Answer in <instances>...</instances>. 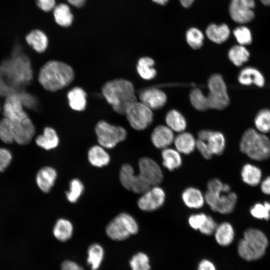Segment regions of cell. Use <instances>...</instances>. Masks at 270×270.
I'll return each mask as SVG.
<instances>
[{
  "mask_svg": "<svg viewBox=\"0 0 270 270\" xmlns=\"http://www.w3.org/2000/svg\"><path fill=\"white\" fill-rule=\"evenodd\" d=\"M104 256V250L98 244H92L88 250L87 262L92 270H97L100 266Z\"/></svg>",
  "mask_w": 270,
  "mask_h": 270,
  "instance_id": "obj_34",
  "label": "cell"
},
{
  "mask_svg": "<svg viewBox=\"0 0 270 270\" xmlns=\"http://www.w3.org/2000/svg\"><path fill=\"white\" fill-rule=\"evenodd\" d=\"M184 204L191 209H199L204 204L205 197L200 190L194 187L186 188L182 194Z\"/></svg>",
  "mask_w": 270,
  "mask_h": 270,
  "instance_id": "obj_20",
  "label": "cell"
},
{
  "mask_svg": "<svg viewBox=\"0 0 270 270\" xmlns=\"http://www.w3.org/2000/svg\"><path fill=\"white\" fill-rule=\"evenodd\" d=\"M190 99L192 106L198 110H206L209 108L207 97L199 88L193 89L190 94Z\"/></svg>",
  "mask_w": 270,
  "mask_h": 270,
  "instance_id": "obj_41",
  "label": "cell"
},
{
  "mask_svg": "<svg viewBox=\"0 0 270 270\" xmlns=\"http://www.w3.org/2000/svg\"><path fill=\"white\" fill-rule=\"evenodd\" d=\"M240 148L250 158L264 160L270 156V140L264 134L254 128L246 130L242 136Z\"/></svg>",
  "mask_w": 270,
  "mask_h": 270,
  "instance_id": "obj_5",
  "label": "cell"
},
{
  "mask_svg": "<svg viewBox=\"0 0 270 270\" xmlns=\"http://www.w3.org/2000/svg\"><path fill=\"white\" fill-rule=\"evenodd\" d=\"M124 115L131 127L137 130L146 129L153 120L152 110L137 100L128 106Z\"/></svg>",
  "mask_w": 270,
  "mask_h": 270,
  "instance_id": "obj_9",
  "label": "cell"
},
{
  "mask_svg": "<svg viewBox=\"0 0 270 270\" xmlns=\"http://www.w3.org/2000/svg\"><path fill=\"white\" fill-rule=\"evenodd\" d=\"M230 34V29L226 24L220 26L212 24L206 30V36L216 44H222L225 42L229 37Z\"/></svg>",
  "mask_w": 270,
  "mask_h": 270,
  "instance_id": "obj_30",
  "label": "cell"
},
{
  "mask_svg": "<svg viewBox=\"0 0 270 270\" xmlns=\"http://www.w3.org/2000/svg\"><path fill=\"white\" fill-rule=\"evenodd\" d=\"M167 126L172 131L183 132L186 126L184 116L178 111L172 110L169 111L166 117Z\"/></svg>",
  "mask_w": 270,
  "mask_h": 270,
  "instance_id": "obj_35",
  "label": "cell"
},
{
  "mask_svg": "<svg viewBox=\"0 0 270 270\" xmlns=\"http://www.w3.org/2000/svg\"><path fill=\"white\" fill-rule=\"evenodd\" d=\"M3 114L4 117L12 122L21 120L29 116L24 110L20 94L16 92L6 96L3 106Z\"/></svg>",
  "mask_w": 270,
  "mask_h": 270,
  "instance_id": "obj_14",
  "label": "cell"
},
{
  "mask_svg": "<svg viewBox=\"0 0 270 270\" xmlns=\"http://www.w3.org/2000/svg\"><path fill=\"white\" fill-rule=\"evenodd\" d=\"M197 270H216V268L211 260L204 259L198 263Z\"/></svg>",
  "mask_w": 270,
  "mask_h": 270,
  "instance_id": "obj_53",
  "label": "cell"
},
{
  "mask_svg": "<svg viewBox=\"0 0 270 270\" xmlns=\"http://www.w3.org/2000/svg\"><path fill=\"white\" fill-rule=\"evenodd\" d=\"M68 104L70 108L76 111L84 110L86 106V94L80 87H74L67 94Z\"/></svg>",
  "mask_w": 270,
  "mask_h": 270,
  "instance_id": "obj_26",
  "label": "cell"
},
{
  "mask_svg": "<svg viewBox=\"0 0 270 270\" xmlns=\"http://www.w3.org/2000/svg\"><path fill=\"white\" fill-rule=\"evenodd\" d=\"M84 185L80 179H72L69 184V190L66 192L67 200L72 204L76 202L84 193Z\"/></svg>",
  "mask_w": 270,
  "mask_h": 270,
  "instance_id": "obj_39",
  "label": "cell"
},
{
  "mask_svg": "<svg viewBox=\"0 0 270 270\" xmlns=\"http://www.w3.org/2000/svg\"><path fill=\"white\" fill-rule=\"evenodd\" d=\"M204 36L202 32L196 28L189 29L186 34L188 44L192 48L196 50L200 48L203 44Z\"/></svg>",
  "mask_w": 270,
  "mask_h": 270,
  "instance_id": "obj_43",
  "label": "cell"
},
{
  "mask_svg": "<svg viewBox=\"0 0 270 270\" xmlns=\"http://www.w3.org/2000/svg\"><path fill=\"white\" fill-rule=\"evenodd\" d=\"M208 215L204 213H198L190 215L188 218L190 226L195 230H199L204 224Z\"/></svg>",
  "mask_w": 270,
  "mask_h": 270,
  "instance_id": "obj_46",
  "label": "cell"
},
{
  "mask_svg": "<svg viewBox=\"0 0 270 270\" xmlns=\"http://www.w3.org/2000/svg\"><path fill=\"white\" fill-rule=\"evenodd\" d=\"M138 174L151 186L158 185L163 180L162 170L159 164L148 157H143L138 162Z\"/></svg>",
  "mask_w": 270,
  "mask_h": 270,
  "instance_id": "obj_12",
  "label": "cell"
},
{
  "mask_svg": "<svg viewBox=\"0 0 270 270\" xmlns=\"http://www.w3.org/2000/svg\"><path fill=\"white\" fill-rule=\"evenodd\" d=\"M0 75L5 76L4 80L8 79L4 84L0 86V93L6 95L8 84L14 86L26 84L32 78V70L30 60L27 56L22 53L21 49L16 46L12 52L10 58L4 62L0 68Z\"/></svg>",
  "mask_w": 270,
  "mask_h": 270,
  "instance_id": "obj_1",
  "label": "cell"
},
{
  "mask_svg": "<svg viewBox=\"0 0 270 270\" xmlns=\"http://www.w3.org/2000/svg\"><path fill=\"white\" fill-rule=\"evenodd\" d=\"M256 130L258 132L266 134L270 132V110L264 108L256 114L254 120Z\"/></svg>",
  "mask_w": 270,
  "mask_h": 270,
  "instance_id": "obj_38",
  "label": "cell"
},
{
  "mask_svg": "<svg viewBox=\"0 0 270 270\" xmlns=\"http://www.w3.org/2000/svg\"><path fill=\"white\" fill-rule=\"evenodd\" d=\"M88 160L93 166L102 168L108 166L110 161V156L102 146L94 145L88 150Z\"/></svg>",
  "mask_w": 270,
  "mask_h": 270,
  "instance_id": "obj_21",
  "label": "cell"
},
{
  "mask_svg": "<svg viewBox=\"0 0 270 270\" xmlns=\"http://www.w3.org/2000/svg\"><path fill=\"white\" fill-rule=\"evenodd\" d=\"M138 225L131 214L122 212L116 216L106 228L107 236L114 240H123L138 232Z\"/></svg>",
  "mask_w": 270,
  "mask_h": 270,
  "instance_id": "obj_6",
  "label": "cell"
},
{
  "mask_svg": "<svg viewBox=\"0 0 270 270\" xmlns=\"http://www.w3.org/2000/svg\"><path fill=\"white\" fill-rule=\"evenodd\" d=\"M154 2L162 5H164L168 0H152Z\"/></svg>",
  "mask_w": 270,
  "mask_h": 270,
  "instance_id": "obj_58",
  "label": "cell"
},
{
  "mask_svg": "<svg viewBox=\"0 0 270 270\" xmlns=\"http://www.w3.org/2000/svg\"><path fill=\"white\" fill-rule=\"evenodd\" d=\"M216 242L222 246H227L233 242L234 230L232 226L228 222H222L217 225L214 232Z\"/></svg>",
  "mask_w": 270,
  "mask_h": 270,
  "instance_id": "obj_23",
  "label": "cell"
},
{
  "mask_svg": "<svg viewBox=\"0 0 270 270\" xmlns=\"http://www.w3.org/2000/svg\"><path fill=\"white\" fill-rule=\"evenodd\" d=\"M27 44L36 52L42 53L47 48L48 44L46 35L40 30L30 32L26 36Z\"/></svg>",
  "mask_w": 270,
  "mask_h": 270,
  "instance_id": "obj_25",
  "label": "cell"
},
{
  "mask_svg": "<svg viewBox=\"0 0 270 270\" xmlns=\"http://www.w3.org/2000/svg\"><path fill=\"white\" fill-rule=\"evenodd\" d=\"M12 156L7 148H0V172L4 171L10 165Z\"/></svg>",
  "mask_w": 270,
  "mask_h": 270,
  "instance_id": "obj_47",
  "label": "cell"
},
{
  "mask_svg": "<svg viewBox=\"0 0 270 270\" xmlns=\"http://www.w3.org/2000/svg\"><path fill=\"white\" fill-rule=\"evenodd\" d=\"M95 132L98 144L105 148H112L127 136L126 129L114 126L104 120H100L96 124Z\"/></svg>",
  "mask_w": 270,
  "mask_h": 270,
  "instance_id": "obj_7",
  "label": "cell"
},
{
  "mask_svg": "<svg viewBox=\"0 0 270 270\" xmlns=\"http://www.w3.org/2000/svg\"><path fill=\"white\" fill-rule=\"evenodd\" d=\"M0 140L7 144L14 142L13 123L4 116L0 120Z\"/></svg>",
  "mask_w": 270,
  "mask_h": 270,
  "instance_id": "obj_40",
  "label": "cell"
},
{
  "mask_svg": "<svg viewBox=\"0 0 270 270\" xmlns=\"http://www.w3.org/2000/svg\"><path fill=\"white\" fill-rule=\"evenodd\" d=\"M119 178L122 186L126 190L132 191L136 178V175L134 174V169L130 164H124L122 166Z\"/></svg>",
  "mask_w": 270,
  "mask_h": 270,
  "instance_id": "obj_36",
  "label": "cell"
},
{
  "mask_svg": "<svg viewBox=\"0 0 270 270\" xmlns=\"http://www.w3.org/2000/svg\"><path fill=\"white\" fill-rule=\"evenodd\" d=\"M205 202L212 210L222 214H228L234 210L237 196L234 192L212 193L206 190Z\"/></svg>",
  "mask_w": 270,
  "mask_h": 270,
  "instance_id": "obj_10",
  "label": "cell"
},
{
  "mask_svg": "<svg viewBox=\"0 0 270 270\" xmlns=\"http://www.w3.org/2000/svg\"><path fill=\"white\" fill-rule=\"evenodd\" d=\"M102 93L114 110L120 114H124L128 106L137 100L133 84L124 78L106 82L102 88Z\"/></svg>",
  "mask_w": 270,
  "mask_h": 270,
  "instance_id": "obj_3",
  "label": "cell"
},
{
  "mask_svg": "<svg viewBox=\"0 0 270 270\" xmlns=\"http://www.w3.org/2000/svg\"><path fill=\"white\" fill-rule=\"evenodd\" d=\"M166 200L164 190L158 185L152 186L138 199V208L144 212H153L163 206Z\"/></svg>",
  "mask_w": 270,
  "mask_h": 270,
  "instance_id": "obj_11",
  "label": "cell"
},
{
  "mask_svg": "<svg viewBox=\"0 0 270 270\" xmlns=\"http://www.w3.org/2000/svg\"><path fill=\"white\" fill-rule=\"evenodd\" d=\"M12 123L14 142L20 145L30 142L36 132V128L30 118Z\"/></svg>",
  "mask_w": 270,
  "mask_h": 270,
  "instance_id": "obj_15",
  "label": "cell"
},
{
  "mask_svg": "<svg viewBox=\"0 0 270 270\" xmlns=\"http://www.w3.org/2000/svg\"><path fill=\"white\" fill-rule=\"evenodd\" d=\"M174 139L173 131L168 126L160 125L153 130L151 140L154 146L159 149L168 148Z\"/></svg>",
  "mask_w": 270,
  "mask_h": 270,
  "instance_id": "obj_17",
  "label": "cell"
},
{
  "mask_svg": "<svg viewBox=\"0 0 270 270\" xmlns=\"http://www.w3.org/2000/svg\"><path fill=\"white\" fill-rule=\"evenodd\" d=\"M85 0H67V1L72 5L80 7L82 6Z\"/></svg>",
  "mask_w": 270,
  "mask_h": 270,
  "instance_id": "obj_56",
  "label": "cell"
},
{
  "mask_svg": "<svg viewBox=\"0 0 270 270\" xmlns=\"http://www.w3.org/2000/svg\"><path fill=\"white\" fill-rule=\"evenodd\" d=\"M254 7V0H231L229 8L230 16L236 22H249L254 18L253 10Z\"/></svg>",
  "mask_w": 270,
  "mask_h": 270,
  "instance_id": "obj_13",
  "label": "cell"
},
{
  "mask_svg": "<svg viewBox=\"0 0 270 270\" xmlns=\"http://www.w3.org/2000/svg\"><path fill=\"white\" fill-rule=\"evenodd\" d=\"M140 102L151 110L162 108L166 102L165 93L157 88H148L141 91L138 95Z\"/></svg>",
  "mask_w": 270,
  "mask_h": 270,
  "instance_id": "obj_16",
  "label": "cell"
},
{
  "mask_svg": "<svg viewBox=\"0 0 270 270\" xmlns=\"http://www.w3.org/2000/svg\"><path fill=\"white\" fill-rule=\"evenodd\" d=\"M209 93L206 96L209 108L222 110L230 104V98L224 81L220 74H214L208 80Z\"/></svg>",
  "mask_w": 270,
  "mask_h": 270,
  "instance_id": "obj_8",
  "label": "cell"
},
{
  "mask_svg": "<svg viewBox=\"0 0 270 270\" xmlns=\"http://www.w3.org/2000/svg\"><path fill=\"white\" fill-rule=\"evenodd\" d=\"M60 142L59 137L54 129L46 127L42 134L36 138V144L40 148L49 150L56 148Z\"/></svg>",
  "mask_w": 270,
  "mask_h": 270,
  "instance_id": "obj_22",
  "label": "cell"
},
{
  "mask_svg": "<svg viewBox=\"0 0 270 270\" xmlns=\"http://www.w3.org/2000/svg\"><path fill=\"white\" fill-rule=\"evenodd\" d=\"M217 225L214 219L208 216L204 224L198 230L203 234L210 236L214 233Z\"/></svg>",
  "mask_w": 270,
  "mask_h": 270,
  "instance_id": "obj_48",
  "label": "cell"
},
{
  "mask_svg": "<svg viewBox=\"0 0 270 270\" xmlns=\"http://www.w3.org/2000/svg\"><path fill=\"white\" fill-rule=\"evenodd\" d=\"M162 164L168 170L173 171L182 164L180 153L176 149L166 148L162 152Z\"/></svg>",
  "mask_w": 270,
  "mask_h": 270,
  "instance_id": "obj_28",
  "label": "cell"
},
{
  "mask_svg": "<svg viewBox=\"0 0 270 270\" xmlns=\"http://www.w3.org/2000/svg\"><path fill=\"white\" fill-rule=\"evenodd\" d=\"M241 176L244 183L250 186H256L260 182L262 172L256 166L247 164L242 169Z\"/></svg>",
  "mask_w": 270,
  "mask_h": 270,
  "instance_id": "obj_31",
  "label": "cell"
},
{
  "mask_svg": "<svg viewBox=\"0 0 270 270\" xmlns=\"http://www.w3.org/2000/svg\"><path fill=\"white\" fill-rule=\"evenodd\" d=\"M58 176L56 170L50 166L41 168L36 176V182L44 192H49L55 184Z\"/></svg>",
  "mask_w": 270,
  "mask_h": 270,
  "instance_id": "obj_18",
  "label": "cell"
},
{
  "mask_svg": "<svg viewBox=\"0 0 270 270\" xmlns=\"http://www.w3.org/2000/svg\"><path fill=\"white\" fill-rule=\"evenodd\" d=\"M204 141L207 144L213 155H220L224 152L226 140L222 132L209 130L208 136Z\"/></svg>",
  "mask_w": 270,
  "mask_h": 270,
  "instance_id": "obj_29",
  "label": "cell"
},
{
  "mask_svg": "<svg viewBox=\"0 0 270 270\" xmlns=\"http://www.w3.org/2000/svg\"><path fill=\"white\" fill-rule=\"evenodd\" d=\"M223 186L224 183L220 180L218 178H212L208 182L207 191L212 193L224 192Z\"/></svg>",
  "mask_w": 270,
  "mask_h": 270,
  "instance_id": "obj_50",
  "label": "cell"
},
{
  "mask_svg": "<svg viewBox=\"0 0 270 270\" xmlns=\"http://www.w3.org/2000/svg\"><path fill=\"white\" fill-rule=\"evenodd\" d=\"M201 155L206 159L209 160L213 156L207 144L204 140L198 139L196 142V148Z\"/></svg>",
  "mask_w": 270,
  "mask_h": 270,
  "instance_id": "obj_49",
  "label": "cell"
},
{
  "mask_svg": "<svg viewBox=\"0 0 270 270\" xmlns=\"http://www.w3.org/2000/svg\"><path fill=\"white\" fill-rule=\"evenodd\" d=\"M260 1L264 5L270 6V0H260Z\"/></svg>",
  "mask_w": 270,
  "mask_h": 270,
  "instance_id": "obj_59",
  "label": "cell"
},
{
  "mask_svg": "<svg viewBox=\"0 0 270 270\" xmlns=\"http://www.w3.org/2000/svg\"><path fill=\"white\" fill-rule=\"evenodd\" d=\"M154 64V60L150 57L140 58L136 65V70L140 76L146 80L154 78L156 74V71L153 68Z\"/></svg>",
  "mask_w": 270,
  "mask_h": 270,
  "instance_id": "obj_33",
  "label": "cell"
},
{
  "mask_svg": "<svg viewBox=\"0 0 270 270\" xmlns=\"http://www.w3.org/2000/svg\"><path fill=\"white\" fill-rule=\"evenodd\" d=\"M60 270H84V268L74 262L70 260L64 261L61 264Z\"/></svg>",
  "mask_w": 270,
  "mask_h": 270,
  "instance_id": "obj_52",
  "label": "cell"
},
{
  "mask_svg": "<svg viewBox=\"0 0 270 270\" xmlns=\"http://www.w3.org/2000/svg\"><path fill=\"white\" fill-rule=\"evenodd\" d=\"M234 34L240 45L250 44L252 42L251 32L248 28L245 26L236 28L234 31Z\"/></svg>",
  "mask_w": 270,
  "mask_h": 270,
  "instance_id": "obj_45",
  "label": "cell"
},
{
  "mask_svg": "<svg viewBox=\"0 0 270 270\" xmlns=\"http://www.w3.org/2000/svg\"><path fill=\"white\" fill-rule=\"evenodd\" d=\"M250 213L255 218L268 220L270 218V203L256 204L250 210Z\"/></svg>",
  "mask_w": 270,
  "mask_h": 270,
  "instance_id": "obj_44",
  "label": "cell"
},
{
  "mask_svg": "<svg viewBox=\"0 0 270 270\" xmlns=\"http://www.w3.org/2000/svg\"><path fill=\"white\" fill-rule=\"evenodd\" d=\"M38 6L44 12H48L56 6V0H36Z\"/></svg>",
  "mask_w": 270,
  "mask_h": 270,
  "instance_id": "obj_51",
  "label": "cell"
},
{
  "mask_svg": "<svg viewBox=\"0 0 270 270\" xmlns=\"http://www.w3.org/2000/svg\"><path fill=\"white\" fill-rule=\"evenodd\" d=\"M262 192L266 194H270V176L266 178L261 184Z\"/></svg>",
  "mask_w": 270,
  "mask_h": 270,
  "instance_id": "obj_55",
  "label": "cell"
},
{
  "mask_svg": "<svg viewBox=\"0 0 270 270\" xmlns=\"http://www.w3.org/2000/svg\"><path fill=\"white\" fill-rule=\"evenodd\" d=\"M180 1L184 7L187 8L192 4L194 0H180Z\"/></svg>",
  "mask_w": 270,
  "mask_h": 270,
  "instance_id": "obj_57",
  "label": "cell"
},
{
  "mask_svg": "<svg viewBox=\"0 0 270 270\" xmlns=\"http://www.w3.org/2000/svg\"><path fill=\"white\" fill-rule=\"evenodd\" d=\"M268 244V238L264 232L256 228H248L238 243V252L245 260H257L264 256Z\"/></svg>",
  "mask_w": 270,
  "mask_h": 270,
  "instance_id": "obj_4",
  "label": "cell"
},
{
  "mask_svg": "<svg viewBox=\"0 0 270 270\" xmlns=\"http://www.w3.org/2000/svg\"><path fill=\"white\" fill-rule=\"evenodd\" d=\"M230 60L237 66L246 62L250 56L248 50L242 45H236L231 48L228 53Z\"/></svg>",
  "mask_w": 270,
  "mask_h": 270,
  "instance_id": "obj_37",
  "label": "cell"
},
{
  "mask_svg": "<svg viewBox=\"0 0 270 270\" xmlns=\"http://www.w3.org/2000/svg\"><path fill=\"white\" fill-rule=\"evenodd\" d=\"M130 264L132 270H150V266L148 256L144 252H138L133 256Z\"/></svg>",
  "mask_w": 270,
  "mask_h": 270,
  "instance_id": "obj_42",
  "label": "cell"
},
{
  "mask_svg": "<svg viewBox=\"0 0 270 270\" xmlns=\"http://www.w3.org/2000/svg\"><path fill=\"white\" fill-rule=\"evenodd\" d=\"M74 232L72 222L65 218L58 220L55 223L52 232L54 236L60 242H66L71 238Z\"/></svg>",
  "mask_w": 270,
  "mask_h": 270,
  "instance_id": "obj_27",
  "label": "cell"
},
{
  "mask_svg": "<svg viewBox=\"0 0 270 270\" xmlns=\"http://www.w3.org/2000/svg\"><path fill=\"white\" fill-rule=\"evenodd\" d=\"M74 72L68 64L56 60L47 62L40 68L38 79L40 84L47 91L57 92L74 80Z\"/></svg>",
  "mask_w": 270,
  "mask_h": 270,
  "instance_id": "obj_2",
  "label": "cell"
},
{
  "mask_svg": "<svg viewBox=\"0 0 270 270\" xmlns=\"http://www.w3.org/2000/svg\"><path fill=\"white\" fill-rule=\"evenodd\" d=\"M19 94L24 106H27L29 108H32L36 105V100L32 96L27 94H24V93L22 94Z\"/></svg>",
  "mask_w": 270,
  "mask_h": 270,
  "instance_id": "obj_54",
  "label": "cell"
},
{
  "mask_svg": "<svg viewBox=\"0 0 270 270\" xmlns=\"http://www.w3.org/2000/svg\"><path fill=\"white\" fill-rule=\"evenodd\" d=\"M196 140L192 134L187 132H182L174 139L176 149L180 154H189L196 148Z\"/></svg>",
  "mask_w": 270,
  "mask_h": 270,
  "instance_id": "obj_24",
  "label": "cell"
},
{
  "mask_svg": "<svg viewBox=\"0 0 270 270\" xmlns=\"http://www.w3.org/2000/svg\"><path fill=\"white\" fill-rule=\"evenodd\" d=\"M238 80L241 84L246 86L254 84L262 88L265 84L263 74L258 69L252 66L242 68L238 76Z\"/></svg>",
  "mask_w": 270,
  "mask_h": 270,
  "instance_id": "obj_19",
  "label": "cell"
},
{
  "mask_svg": "<svg viewBox=\"0 0 270 270\" xmlns=\"http://www.w3.org/2000/svg\"><path fill=\"white\" fill-rule=\"evenodd\" d=\"M54 16L56 22L63 27L70 26L73 20L70 7L65 4H60L54 7Z\"/></svg>",
  "mask_w": 270,
  "mask_h": 270,
  "instance_id": "obj_32",
  "label": "cell"
}]
</instances>
